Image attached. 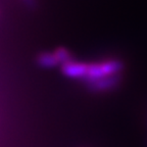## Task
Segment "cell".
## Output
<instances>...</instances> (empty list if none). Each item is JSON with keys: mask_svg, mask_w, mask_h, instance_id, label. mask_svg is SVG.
Returning <instances> with one entry per match:
<instances>
[{"mask_svg": "<svg viewBox=\"0 0 147 147\" xmlns=\"http://www.w3.org/2000/svg\"><path fill=\"white\" fill-rule=\"evenodd\" d=\"M53 52H54L55 56H56V58L59 61L60 67L63 65V64L67 63V62L71 61V60H74L71 52L67 48L63 47V46H59L57 48H55V50Z\"/></svg>", "mask_w": 147, "mask_h": 147, "instance_id": "obj_5", "label": "cell"}, {"mask_svg": "<svg viewBox=\"0 0 147 147\" xmlns=\"http://www.w3.org/2000/svg\"><path fill=\"white\" fill-rule=\"evenodd\" d=\"M35 62L37 67L42 69H52L60 67L59 61L55 56L54 52H49V51H42L38 53L35 57Z\"/></svg>", "mask_w": 147, "mask_h": 147, "instance_id": "obj_4", "label": "cell"}, {"mask_svg": "<svg viewBox=\"0 0 147 147\" xmlns=\"http://www.w3.org/2000/svg\"><path fill=\"white\" fill-rule=\"evenodd\" d=\"M22 2L30 9H35L37 7V0H21Z\"/></svg>", "mask_w": 147, "mask_h": 147, "instance_id": "obj_6", "label": "cell"}, {"mask_svg": "<svg viewBox=\"0 0 147 147\" xmlns=\"http://www.w3.org/2000/svg\"><path fill=\"white\" fill-rule=\"evenodd\" d=\"M122 82L121 75L107 77V78L100 79V80L92 81V82L85 83L86 87L90 92L93 93H106L115 90Z\"/></svg>", "mask_w": 147, "mask_h": 147, "instance_id": "obj_2", "label": "cell"}, {"mask_svg": "<svg viewBox=\"0 0 147 147\" xmlns=\"http://www.w3.org/2000/svg\"><path fill=\"white\" fill-rule=\"evenodd\" d=\"M61 74L64 77L73 80L84 81L87 71V62L71 60L60 67Z\"/></svg>", "mask_w": 147, "mask_h": 147, "instance_id": "obj_3", "label": "cell"}, {"mask_svg": "<svg viewBox=\"0 0 147 147\" xmlns=\"http://www.w3.org/2000/svg\"><path fill=\"white\" fill-rule=\"evenodd\" d=\"M124 67V62L119 58H109L90 63L87 62V71L84 82L88 83L115 75H121Z\"/></svg>", "mask_w": 147, "mask_h": 147, "instance_id": "obj_1", "label": "cell"}]
</instances>
